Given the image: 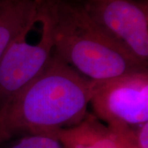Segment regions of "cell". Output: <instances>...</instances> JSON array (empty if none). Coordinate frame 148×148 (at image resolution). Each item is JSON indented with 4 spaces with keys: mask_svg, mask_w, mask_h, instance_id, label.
<instances>
[{
    "mask_svg": "<svg viewBox=\"0 0 148 148\" xmlns=\"http://www.w3.org/2000/svg\"><path fill=\"white\" fill-rule=\"evenodd\" d=\"M95 86L53 50L40 75L0 106V144L19 133L47 134L77 125Z\"/></svg>",
    "mask_w": 148,
    "mask_h": 148,
    "instance_id": "obj_1",
    "label": "cell"
},
{
    "mask_svg": "<svg viewBox=\"0 0 148 148\" xmlns=\"http://www.w3.org/2000/svg\"><path fill=\"white\" fill-rule=\"evenodd\" d=\"M52 25L53 50L79 73L93 81L147 69L109 36L82 4L44 0Z\"/></svg>",
    "mask_w": 148,
    "mask_h": 148,
    "instance_id": "obj_2",
    "label": "cell"
},
{
    "mask_svg": "<svg viewBox=\"0 0 148 148\" xmlns=\"http://www.w3.org/2000/svg\"><path fill=\"white\" fill-rule=\"evenodd\" d=\"M90 105L94 115L110 130L147 123V69L96 81Z\"/></svg>",
    "mask_w": 148,
    "mask_h": 148,
    "instance_id": "obj_3",
    "label": "cell"
},
{
    "mask_svg": "<svg viewBox=\"0 0 148 148\" xmlns=\"http://www.w3.org/2000/svg\"><path fill=\"white\" fill-rule=\"evenodd\" d=\"M37 21L42 24L39 41L28 42L27 37L32 29L27 30L11 44L0 60V106L38 77L53 55L51 20L43 5H38Z\"/></svg>",
    "mask_w": 148,
    "mask_h": 148,
    "instance_id": "obj_4",
    "label": "cell"
},
{
    "mask_svg": "<svg viewBox=\"0 0 148 148\" xmlns=\"http://www.w3.org/2000/svg\"><path fill=\"white\" fill-rule=\"evenodd\" d=\"M88 16L143 66L148 64L147 2L85 0Z\"/></svg>",
    "mask_w": 148,
    "mask_h": 148,
    "instance_id": "obj_5",
    "label": "cell"
},
{
    "mask_svg": "<svg viewBox=\"0 0 148 148\" xmlns=\"http://www.w3.org/2000/svg\"><path fill=\"white\" fill-rule=\"evenodd\" d=\"M47 134L57 138L63 148H121L114 134L91 114L76 126Z\"/></svg>",
    "mask_w": 148,
    "mask_h": 148,
    "instance_id": "obj_6",
    "label": "cell"
},
{
    "mask_svg": "<svg viewBox=\"0 0 148 148\" xmlns=\"http://www.w3.org/2000/svg\"><path fill=\"white\" fill-rule=\"evenodd\" d=\"M35 0H0V60L21 33L37 22Z\"/></svg>",
    "mask_w": 148,
    "mask_h": 148,
    "instance_id": "obj_7",
    "label": "cell"
},
{
    "mask_svg": "<svg viewBox=\"0 0 148 148\" xmlns=\"http://www.w3.org/2000/svg\"><path fill=\"white\" fill-rule=\"evenodd\" d=\"M10 148H63L57 138L48 134H27Z\"/></svg>",
    "mask_w": 148,
    "mask_h": 148,
    "instance_id": "obj_8",
    "label": "cell"
},
{
    "mask_svg": "<svg viewBox=\"0 0 148 148\" xmlns=\"http://www.w3.org/2000/svg\"><path fill=\"white\" fill-rule=\"evenodd\" d=\"M136 138L138 148H148V122L137 127Z\"/></svg>",
    "mask_w": 148,
    "mask_h": 148,
    "instance_id": "obj_9",
    "label": "cell"
},
{
    "mask_svg": "<svg viewBox=\"0 0 148 148\" xmlns=\"http://www.w3.org/2000/svg\"><path fill=\"white\" fill-rule=\"evenodd\" d=\"M36 1V3H37V5H40L41 3H43L44 2V0H35Z\"/></svg>",
    "mask_w": 148,
    "mask_h": 148,
    "instance_id": "obj_10",
    "label": "cell"
}]
</instances>
